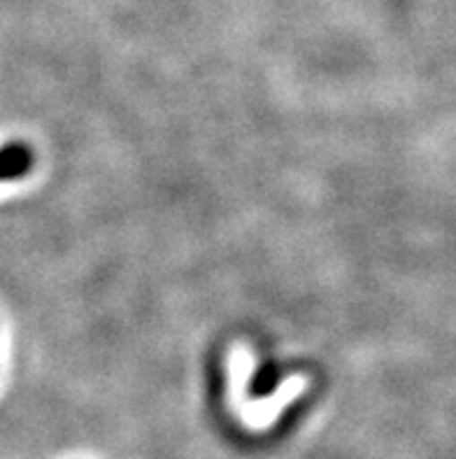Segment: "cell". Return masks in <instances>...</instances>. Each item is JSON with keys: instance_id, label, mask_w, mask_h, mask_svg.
<instances>
[{"instance_id": "cell-2", "label": "cell", "mask_w": 456, "mask_h": 459, "mask_svg": "<svg viewBox=\"0 0 456 459\" xmlns=\"http://www.w3.org/2000/svg\"><path fill=\"white\" fill-rule=\"evenodd\" d=\"M280 380H282V368H280L275 361H263V364H259L256 371L252 373V378H249V396H252V399L271 396L272 392L280 387Z\"/></svg>"}, {"instance_id": "cell-1", "label": "cell", "mask_w": 456, "mask_h": 459, "mask_svg": "<svg viewBox=\"0 0 456 459\" xmlns=\"http://www.w3.org/2000/svg\"><path fill=\"white\" fill-rule=\"evenodd\" d=\"M35 154L26 143H7L0 147V182L22 180L33 170Z\"/></svg>"}]
</instances>
